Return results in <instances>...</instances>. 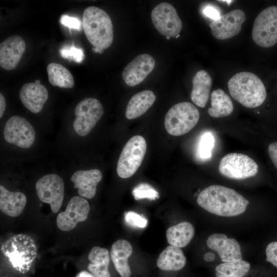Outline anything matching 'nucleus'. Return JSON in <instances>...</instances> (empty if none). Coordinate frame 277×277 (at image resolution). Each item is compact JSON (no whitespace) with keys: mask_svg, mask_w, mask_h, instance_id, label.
I'll list each match as a JSON object with an SVG mask.
<instances>
[{"mask_svg":"<svg viewBox=\"0 0 277 277\" xmlns=\"http://www.w3.org/2000/svg\"><path fill=\"white\" fill-rule=\"evenodd\" d=\"M194 234L195 229L191 223L182 222L168 228L166 238L170 245L183 248L189 244Z\"/></svg>","mask_w":277,"mask_h":277,"instance_id":"nucleus-25","label":"nucleus"},{"mask_svg":"<svg viewBox=\"0 0 277 277\" xmlns=\"http://www.w3.org/2000/svg\"><path fill=\"white\" fill-rule=\"evenodd\" d=\"M132 194L135 200L147 198L154 200L159 197L158 192L147 184H141L136 186L133 189Z\"/></svg>","mask_w":277,"mask_h":277,"instance_id":"nucleus-32","label":"nucleus"},{"mask_svg":"<svg viewBox=\"0 0 277 277\" xmlns=\"http://www.w3.org/2000/svg\"><path fill=\"white\" fill-rule=\"evenodd\" d=\"M218 169L221 174L227 178L242 180L255 176L258 173L259 166L246 154L230 153L222 158Z\"/></svg>","mask_w":277,"mask_h":277,"instance_id":"nucleus-7","label":"nucleus"},{"mask_svg":"<svg viewBox=\"0 0 277 277\" xmlns=\"http://www.w3.org/2000/svg\"><path fill=\"white\" fill-rule=\"evenodd\" d=\"M196 202L209 213L224 217L242 214L249 203L235 190L219 185H210L204 189L198 195Z\"/></svg>","mask_w":277,"mask_h":277,"instance_id":"nucleus-1","label":"nucleus"},{"mask_svg":"<svg viewBox=\"0 0 277 277\" xmlns=\"http://www.w3.org/2000/svg\"><path fill=\"white\" fill-rule=\"evenodd\" d=\"M233 110V105L229 96L221 89L212 91L211 94V107L208 114L215 118L227 116Z\"/></svg>","mask_w":277,"mask_h":277,"instance_id":"nucleus-27","label":"nucleus"},{"mask_svg":"<svg viewBox=\"0 0 277 277\" xmlns=\"http://www.w3.org/2000/svg\"><path fill=\"white\" fill-rule=\"evenodd\" d=\"M152 23L162 35L176 37L182 29V23L174 7L164 2L157 5L151 12Z\"/></svg>","mask_w":277,"mask_h":277,"instance_id":"nucleus-12","label":"nucleus"},{"mask_svg":"<svg viewBox=\"0 0 277 277\" xmlns=\"http://www.w3.org/2000/svg\"><path fill=\"white\" fill-rule=\"evenodd\" d=\"M27 203L26 195L21 192L9 191L0 185V210L8 216L17 217L23 212Z\"/></svg>","mask_w":277,"mask_h":277,"instance_id":"nucleus-20","label":"nucleus"},{"mask_svg":"<svg viewBox=\"0 0 277 277\" xmlns=\"http://www.w3.org/2000/svg\"><path fill=\"white\" fill-rule=\"evenodd\" d=\"M130 243L125 240L115 242L111 248V258L114 267L122 277H130L131 270L128 259L132 253Z\"/></svg>","mask_w":277,"mask_h":277,"instance_id":"nucleus-21","label":"nucleus"},{"mask_svg":"<svg viewBox=\"0 0 277 277\" xmlns=\"http://www.w3.org/2000/svg\"><path fill=\"white\" fill-rule=\"evenodd\" d=\"M61 23L70 29H74L80 30L81 29L82 23L78 18L64 14L60 18Z\"/></svg>","mask_w":277,"mask_h":277,"instance_id":"nucleus-35","label":"nucleus"},{"mask_svg":"<svg viewBox=\"0 0 277 277\" xmlns=\"http://www.w3.org/2000/svg\"><path fill=\"white\" fill-rule=\"evenodd\" d=\"M90 261L88 270L95 277H111L108 266L110 262L109 252L104 248L94 246L88 254Z\"/></svg>","mask_w":277,"mask_h":277,"instance_id":"nucleus-26","label":"nucleus"},{"mask_svg":"<svg viewBox=\"0 0 277 277\" xmlns=\"http://www.w3.org/2000/svg\"><path fill=\"white\" fill-rule=\"evenodd\" d=\"M38 199L49 204L52 211L57 213L61 208L64 195V183L56 174H49L40 177L35 184Z\"/></svg>","mask_w":277,"mask_h":277,"instance_id":"nucleus-11","label":"nucleus"},{"mask_svg":"<svg viewBox=\"0 0 277 277\" xmlns=\"http://www.w3.org/2000/svg\"><path fill=\"white\" fill-rule=\"evenodd\" d=\"M35 83H37V84H41V82H40V81L38 80H35Z\"/></svg>","mask_w":277,"mask_h":277,"instance_id":"nucleus-42","label":"nucleus"},{"mask_svg":"<svg viewBox=\"0 0 277 277\" xmlns=\"http://www.w3.org/2000/svg\"><path fill=\"white\" fill-rule=\"evenodd\" d=\"M266 261L277 268V241L270 243L266 248Z\"/></svg>","mask_w":277,"mask_h":277,"instance_id":"nucleus-34","label":"nucleus"},{"mask_svg":"<svg viewBox=\"0 0 277 277\" xmlns=\"http://www.w3.org/2000/svg\"><path fill=\"white\" fill-rule=\"evenodd\" d=\"M102 173L98 169L80 170L75 171L71 177L74 187L78 189L79 195L91 199L95 195L96 187L102 179Z\"/></svg>","mask_w":277,"mask_h":277,"instance_id":"nucleus-19","label":"nucleus"},{"mask_svg":"<svg viewBox=\"0 0 277 277\" xmlns=\"http://www.w3.org/2000/svg\"><path fill=\"white\" fill-rule=\"evenodd\" d=\"M203 12L205 15L213 19V20L217 19L221 15L219 11L215 7L210 4L206 6L204 8Z\"/></svg>","mask_w":277,"mask_h":277,"instance_id":"nucleus-37","label":"nucleus"},{"mask_svg":"<svg viewBox=\"0 0 277 277\" xmlns=\"http://www.w3.org/2000/svg\"><path fill=\"white\" fill-rule=\"evenodd\" d=\"M26 49L24 39L13 35L5 39L0 44V66L7 70L14 69L18 65Z\"/></svg>","mask_w":277,"mask_h":277,"instance_id":"nucleus-17","label":"nucleus"},{"mask_svg":"<svg viewBox=\"0 0 277 277\" xmlns=\"http://www.w3.org/2000/svg\"><path fill=\"white\" fill-rule=\"evenodd\" d=\"M155 99L154 93L149 90H144L135 94L127 104L126 117L132 120L140 117L153 105Z\"/></svg>","mask_w":277,"mask_h":277,"instance_id":"nucleus-23","label":"nucleus"},{"mask_svg":"<svg viewBox=\"0 0 277 277\" xmlns=\"http://www.w3.org/2000/svg\"><path fill=\"white\" fill-rule=\"evenodd\" d=\"M19 98L25 107L34 113L41 111L48 98L46 88L41 84L28 83L19 91Z\"/></svg>","mask_w":277,"mask_h":277,"instance_id":"nucleus-18","label":"nucleus"},{"mask_svg":"<svg viewBox=\"0 0 277 277\" xmlns=\"http://www.w3.org/2000/svg\"><path fill=\"white\" fill-rule=\"evenodd\" d=\"M250 264L245 260L223 262L216 266L215 277H243L249 271Z\"/></svg>","mask_w":277,"mask_h":277,"instance_id":"nucleus-29","label":"nucleus"},{"mask_svg":"<svg viewBox=\"0 0 277 277\" xmlns=\"http://www.w3.org/2000/svg\"><path fill=\"white\" fill-rule=\"evenodd\" d=\"M170 37H169V36H167V37H166V38H167V39H169Z\"/></svg>","mask_w":277,"mask_h":277,"instance_id":"nucleus-43","label":"nucleus"},{"mask_svg":"<svg viewBox=\"0 0 277 277\" xmlns=\"http://www.w3.org/2000/svg\"><path fill=\"white\" fill-rule=\"evenodd\" d=\"M82 26L86 37L94 47L104 50L111 45L113 25L104 10L95 6L86 8L83 12Z\"/></svg>","mask_w":277,"mask_h":277,"instance_id":"nucleus-3","label":"nucleus"},{"mask_svg":"<svg viewBox=\"0 0 277 277\" xmlns=\"http://www.w3.org/2000/svg\"><path fill=\"white\" fill-rule=\"evenodd\" d=\"M92 50L94 53H102L104 52V50L98 49L95 47H93Z\"/></svg>","mask_w":277,"mask_h":277,"instance_id":"nucleus-41","label":"nucleus"},{"mask_svg":"<svg viewBox=\"0 0 277 277\" xmlns=\"http://www.w3.org/2000/svg\"><path fill=\"white\" fill-rule=\"evenodd\" d=\"M6 100L3 94L0 93V117H2L6 109Z\"/></svg>","mask_w":277,"mask_h":277,"instance_id":"nucleus-38","label":"nucleus"},{"mask_svg":"<svg viewBox=\"0 0 277 277\" xmlns=\"http://www.w3.org/2000/svg\"><path fill=\"white\" fill-rule=\"evenodd\" d=\"M211 86V77L206 71L201 70L195 73L192 78V89L190 94L191 100L194 104L201 108L206 106Z\"/></svg>","mask_w":277,"mask_h":277,"instance_id":"nucleus-22","label":"nucleus"},{"mask_svg":"<svg viewBox=\"0 0 277 277\" xmlns=\"http://www.w3.org/2000/svg\"><path fill=\"white\" fill-rule=\"evenodd\" d=\"M200 119V112L192 103L183 102L173 105L166 114L164 125L173 136L184 135L192 130Z\"/></svg>","mask_w":277,"mask_h":277,"instance_id":"nucleus-5","label":"nucleus"},{"mask_svg":"<svg viewBox=\"0 0 277 277\" xmlns=\"http://www.w3.org/2000/svg\"><path fill=\"white\" fill-rule=\"evenodd\" d=\"M125 220L128 225L135 227L144 228L147 224L145 217L133 211L126 212Z\"/></svg>","mask_w":277,"mask_h":277,"instance_id":"nucleus-33","label":"nucleus"},{"mask_svg":"<svg viewBox=\"0 0 277 277\" xmlns=\"http://www.w3.org/2000/svg\"><path fill=\"white\" fill-rule=\"evenodd\" d=\"M267 151L271 164L277 171V140L270 142L267 147Z\"/></svg>","mask_w":277,"mask_h":277,"instance_id":"nucleus-36","label":"nucleus"},{"mask_svg":"<svg viewBox=\"0 0 277 277\" xmlns=\"http://www.w3.org/2000/svg\"><path fill=\"white\" fill-rule=\"evenodd\" d=\"M90 209L89 204L85 198L80 196L72 197L65 211L58 213L57 216V227L64 231L73 229L78 222L86 220Z\"/></svg>","mask_w":277,"mask_h":277,"instance_id":"nucleus-13","label":"nucleus"},{"mask_svg":"<svg viewBox=\"0 0 277 277\" xmlns=\"http://www.w3.org/2000/svg\"><path fill=\"white\" fill-rule=\"evenodd\" d=\"M245 19V13L240 9H235L213 20L209 27L215 38L225 39L238 35Z\"/></svg>","mask_w":277,"mask_h":277,"instance_id":"nucleus-14","label":"nucleus"},{"mask_svg":"<svg viewBox=\"0 0 277 277\" xmlns=\"http://www.w3.org/2000/svg\"><path fill=\"white\" fill-rule=\"evenodd\" d=\"M179 36H180V35L179 34V35H177L175 37L177 38V37H178Z\"/></svg>","mask_w":277,"mask_h":277,"instance_id":"nucleus-44","label":"nucleus"},{"mask_svg":"<svg viewBox=\"0 0 277 277\" xmlns=\"http://www.w3.org/2000/svg\"><path fill=\"white\" fill-rule=\"evenodd\" d=\"M155 61L148 54L136 56L124 69L122 77L128 86L134 87L140 84L153 70Z\"/></svg>","mask_w":277,"mask_h":277,"instance_id":"nucleus-15","label":"nucleus"},{"mask_svg":"<svg viewBox=\"0 0 277 277\" xmlns=\"http://www.w3.org/2000/svg\"><path fill=\"white\" fill-rule=\"evenodd\" d=\"M76 277H95L92 273H90L86 271H82L79 272Z\"/></svg>","mask_w":277,"mask_h":277,"instance_id":"nucleus-40","label":"nucleus"},{"mask_svg":"<svg viewBox=\"0 0 277 277\" xmlns=\"http://www.w3.org/2000/svg\"><path fill=\"white\" fill-rule=\"evenodd\" d=\"M214 144V139L212 134L209 132L204 133L201 137L199 144L200 156L203 159L210 158Z\"/></svg>","mask_w":277,"mask_h":277,"instance_id":"nucleus-31","label":"nucleus"},{"mask_svg":"<svg viewBox=\"0 0 277 277\" xmlns=\"http://www.w3.org/2000/svg\"><path fill=\"white\" fill-rule=\"evenodd\" d=\"M252 37L263 48H269L277 43V6L268 7L259 13L253 23Z\"/></svg>","mask_w":277,"mask_h":277,"instance_id":"nucleus-8","label":"nucleus"},{"mask_svg":"<svg viewBox=\"0 0 277 277\" xmlns=\"http://www.w3.org/2000/svg\"><path fill=\"white\" fill-rule=\"evenodd\" d=\"M49 82L53 86L64 88H71L74 80L71 72L62 65L51 63L47 67Z\"/></svg>","mask_w":277,"mask_h":277,"instance_id":"nucleus-28","label":"nucleus"},{"mask_svg":"<svg viewBox=\"0 0 277 277\" xmlns=\"http://www.w3.org/2000/svg\"><path fill=\"white\" fill-rule=\"evenodd\" d=\"M186 263V258L181 248L171 245L161 253L156 261L157 266L165 271L180 270Z\"/></svg>","mask_w":277,"mask_h":277,"instance_id":"nucleus-24","label":"nucleus"},{"mask_svg":"<svg viewBox=\"0 0 277 277\" xmlns=\"http://www.w3.org/2000/svg\"><path fill=\"white\" fill-rule=\"evenodd\" d=\"M60 53L62 57L77 63H82L85 58L83 49L75 47L73 43L70 46H64L61 48Z\"/></svg>","mask_w":277,"mask_h":277,"instance_id":"nucleus-30","label":"nucleus"},{"mask_svg":"<svg viewBox=\"0 0 277 277\" xmlns=\"http://www.w3.org/2000/svg\"><path fill=\"white\" fill-rule=\"evenodd\" d=\"M228 88L231 96L247 108L260 106L267 97L263 82L251 72L237 73L228 81Z\"/></svg>","mask_w":277,"mask_h":277,"instance_id":"nucleus-2","label":"nucleus"},{"mask_svg":"<svg viewBox=\"0 0 277 277\" xmlns=\"http://www.w3.org/2000/svg\"><path fill=\"white\" fill-rule=\"evenodd\" d=\"M73 127L76 133L81 136L88 135L104 114L100 102L93 97H87L76 105Z\"/></svg>","mask_w":277,"mask_h":277,"instance_id":"nucleus-9","label":"nucleus"},{"mask_svg":"<svg viewBox=\"0 0 277 277\" xmlns=\"http://www.w3.org/2000/svg\"><path fill=\"white\" fill-rule=\"evenodd\" d=\"M3 136L8 143L22 148H29L34 144L36 133L33 126L25 118L14 115L6 122Z\"/></svg>","mask_w":277,"mask_h":277,"instance_id":"nucleus-10","label":"nucleus"},{"mask_svg":"<svg viewBox=\"0 0 277 277\" xmlns=\"http://www.w3.org/2000/svg\"><path fill=\"white\" fill-rule=\"evenodd\" d=\"M1 252L9 260L14 268L21 273L29 271L37 255V247L28 235L18 234L5 241Z\"/></svg>","mask_w":277,"mask_h":277,"instance_id":"nucleus-4","label":"nucleus"},{"mask_svg":"<svg viewBox=\"0 0 277 277\" xmlns=\"http://www.w3.org/2000/svg\"><path fill=\"white\" fill-rule=\"evenodd\" d=\"M208 248L216 251L223 262H232L242 260V253L239 242L223 233L210 235L206 241Z\"/></svg>","mask_w":277,"mask_h":277,"instance_id":"nucleus-16","label":"nucleus"},{"mask_svg":"<svg viewBox=\"0 0 277 277\" xmlns=\"http://www.w3.org/2000/svg\"><path fill=\"white\" fill-rule=\"evenodd\" d=\"M203 258L205 261L207 262H210L215 259V255L212 252H208L204 255Z\"/></svg>","mask_w":277,"mask_h":277,"instance_id":"nucleus-39","label":"nucleus"},{"mask_svg":"<svg viewBox=\"0 0 277 277\" xmlns=\"http://www.w3.org/2000/svg\"><path fill=\"white\" fill-rule=\"evenodd\" d=\"M147 150L145 138L141 135L131 137L123 147L117 161L116 171L122 179L132 176L140 167Z\"/></svg>","mask_w":277,"mask_h":277,"instance_id":"nucleus-6","label":"nucleus"}]
</instances>
